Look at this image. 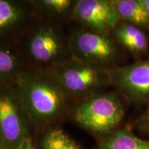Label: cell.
I'll list each match as a JSON object with an SVG mask.
<instances>
[{"mask_svg": "<svg viewBox=\"0 0 149 149\" xmlns=\"http://www.w3.org/2000/svg\"><path fill=\"white\" fill-rule=\"evenodd\" d=\"M69 48L73 58L105 68H112L120 57L119 44L113 37L89 30L74 33Z\"/></svg>", "mask_w": 149, "mask_h": 149, "instance_id": "5b68a950", "label": "cell"}, {"mask_svg": "<svg viewBox=\"0 0 149 149\" xmlns=\"http://www.w3.org/2000/svg\"><path fill=\"white\" fill-rule=\"evenodd\" d=\"M137 126L145 131L149 132V102L144 113L137 120Z\"/></svg>", "mask_w": 149, "mask_h": 149, "instance_id": "2e32d148", "label": "cell"}, {"mask_svg": "<svg viewBox=\"0 0 149 149\" xmlns=\"http://www.w3.org/2000/svg\"><path fill=\"white\" fill-rule=\"evenodd\" d=\"M13 82L31 123L36 128L46 127L64 115L69 97L46 72H19Z\"/></svg>", "mask_w": 149, "mask_h": 149, "instance_id": "6da1fadb", "label": "cell"}, {"mask_svg": "<svg viewBox=\"0 0 149 149\" xmlns=\"http://www.w3.org/2000/svg\"><path fill=\"white\" fill-rule=\"evenodd\" d=\"M141 1H142L143 4L144 6L145 10H146L147 17L149 19V0H141Z\"/></svg>", "mask_w": 149, "mask_h": 149, "instance_id": "ac0fdd59", "label": "cell"}, {"mask_svg": "<svg viewBox=\"0 0 149 149\" xmlns=\"http://www.w3.org/2000/svg\"><path fill=\"white\" fill-rule=\"evenodd\" d=\"M72 13L89 31L110 35L120 21L113 0H79Z\"/></svg>", "mask_w": 149, "mask_h": 149, "instance_id": "52a82bcc", "label": "cell"}, {"mask_svg": "<svg viewBox=\"0 0 149 149\" xmlns=\"http://www.w3.org/2000/svg\"><path fill=\"white\" fill-rule=\"evenodd\" d=\"M48 75L55 80L68 97L81 101L111 85V68L89 64L72 57L48 68Z\"/></svg>", "mask_w": 149, "mask_h": 149, "instance_id": "7a4b0ae2", "label": "cell"}, {"mask_svg": "<svg viewBox=\"0 0 149 149\" xmlns=\"http://www.w3.org/2000/svg\"><path fill=\"white\" fill-rule=\"evenodd\" d=\"M111 85L130 102H149V58L111 68Z\"/></svg>", "mask_w": 149, "mask_h": 149, "instance_id": "8992f818", "label": "cell"}, {"mask_svg": "<svg viewBox=\"0 0 149 149\" xmlns=\"http://www.w3.org/2000/svg\"><path fill=\"white\" fill-rule=\"evenodd\" d=\"M42 149H81L61 128L55 126L46 130L41 140Z\"/></svg>", "mask_w": 149, "mask_h": 149, "instance_id": "5bb4252c", "label": "cell"}, {"mask_svg": "<svg viewBox=\"0 0 149 149\" xmlns=\"http://www.w3.org/2000/svg\"><path fill=\"white\" fill-rule=\"evenodd\" d=\"M111 35L117 44L127 49L132 55L140 57L149 48V38L144 30L133 24L120 21Z\"/></svg>", "mask_w": 149, "mask_h": 149, "instance_id": "9c48e42d", "label": "cell"}, {"mask_svg": "<svg viewBox=\"0 0 149 149\" xmlns=\"http://www.w3.org/2000/svg\"><path fill=\"white\" fill-rule=\"evenodd\" d=\"M113 3L120 21L144 31L149 29V19L141 0H113Z\"/></svg>", "mask_w": 149, "mask_h": 149, "instance_id": "30bf717a", "label": "cell"}, {"mask_svg": "<svg viewBox=\"0 0 149 149\" xmlns=\"http://www.w3.org/2000/svg\"><path fill=\"white\" fill-rule=\"evenodd\" d=\"M125 106L116 93H99L80 102L73 118L79 125L95 135L106 137L120 126Z\"/></svg>", "mask_w": 149, "mask_h": 149, "instance_id": "3957f363", "label": "cell"}, {"mask_svg": "<svg viewBox=\"0 0 149 149\" xmlns=\"http://www.w3.org/2000/svg\"><path fill=\"white\" fill-rule=\"evenodd\" d=\"M99 149H149V141L139 138L125 128L104 137Z\"/></svg>", "mask_w": 149, "mask_h": 149, "instance_id": "8fae6325", "label": "cell"}, {"mask_svg": "<svg viewBox=\"0 0 149 149\" xmlns=\"http://www.w3.org/2000/svg\"><path fill=\"white\" fill-rule=\"evenodd\" d=\"M24 15L23 10L17 3L0 0V42L19 24Z\"/></svg>", "mask_w": 149, "mask_h": 149, "instance_id": "4fadbf2b", "label": "cell"}, {"mask_svg": "<svg viewBox=\"0 0 149 149\" xmlns=\"http://www.w3.org/2000/svg\"><path fill=\"white\" fill-rule=\"evenodd\" d=\"M0 149H1V143H0Z\"/></svg>", "mask_w": 149, "mask_h": 149, "instance_id": "d6986e66", "label": "cell"}, {"mask_svg": "<svg viewBox=\"0 0 149 149\" xmlns=\"http://www.w3.org/2000/svg\"><path fill=\"white\" fill-rule=\"evenodd\" d=\"M15 149H37L33 143L31 138L25 139Z\"/></svg>", "mask_w": 149, "mask_h": 149, "instance_id": "e0dca14e", "label": "cell"}, {"mask_svg": "<svg viewBox=\"0 0 149 149\" xmlns=\"http://www.w3.org/2000/svg\"><path fill=\"white\" fill-rule=\"evenodd\" d=\"M19 73L18 57L10 47L0 42V86L10 85Z\"/></svg>", "mask_w": 149, "mask_h": 149, "instance_id": "7c38bea8", "label": "cell"}, {"mask_svg": "<svg viewBox=\"0 0 149 149\" xmlns=\"http://www.w3.org/2000/svg\"><path fill=\"white\" fill-rule=\"evenodd\" d=\"M26 111L15 89L0 86V143L1 149H15L31 138Z\"/></svg>", "mask_w": 149, "mask_h": 149, "instance_id": "277c9868", "label": "cell"}, {"mask_svg": "<svg viewBox=\"0 0 149 149\" xmlns=\"http://www.w3.org/2000/svg\"><path fill=\"white\" fill-rule=\"evenodd\" d=\"M67 50L64 37L51 26L38 29L29 41V52L33 60L49 68L68 59Z\"/></svg>", "mask_w": 149, "mask_h": 149, "instance_id": "ba28073f", "label": "cell"}, {"mask_svg": "<svg viewBox=\"0 0 149 149\" xmlns=\"http://www.w3.org/2000/svg\"><path fill=\"white\" fill-rule=\"evenodd\" d=\"M39 8L51 14H65L72 8L73 3L69 0H41L35 1Z\"/></svg>", "mask_w": 149, "mask_h": 149, "instance_id": "9a60e30c", "label": "cell"}]
</instances>
